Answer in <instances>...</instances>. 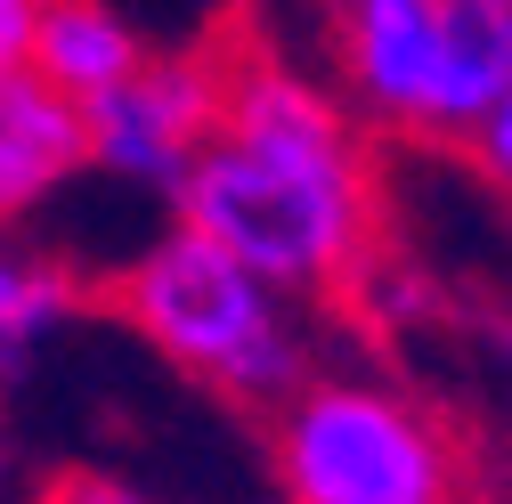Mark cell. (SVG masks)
Returning <instances> with one entry per match:
<instances>
[{
    "label": "cell",
    "mask_w": 512,
    "mask_h": 504,
    "mask_svg": "<svg viewBox=\"0 0 512 504\" xmlns=\"http://www.w3.org/2000/svg\"><path fill=\"white\" fill-rule=\"evenodd\" d=\"M269 456L285 504H456L464 488L447 431L391 383H293Z\"/></svg>",
    "instance_id": "4"
},
{
    "label": "cell",
    "mask_w": 512,
    "mask_h": 504,
    "mask_svg": "<svg viewBox=\"0 0 512 504\" xmlns=\"http://www.w3.org/2000/svg\"><path fill=\"white\" fill-rule=\"evenodd\" d=\"M464 139H472V155H480V171H488L496 187H512V90H504V98H496V106H488V114L472 122Z\"/></svg>",
    "instance_id": "9"
},
{
    "label": "cell",
    "mask_w": 512,
    "mask_h": 504,
    "mask_svg": "<svg viewBox=\"0 0 512 504\" xmlns=\"http://www.w3.org/2000/svg\"><path fill=\"white\" fill-rule=\"evenodd\" d=\"M122 318H131L171 366H187L196 383H212L236 407H277L301 383V318L293 301L244 269L228 244L204 228H171L155 236L131 269H122Z\"/></svg>",
    "instance_id": "2"
},
{
    "label": "cell",
    "mask_w": 512,
    "mask_h": 504,
    "mask_svg": "<svg viewBox=\"0 0 512 504\" xmlns=\"http://www.w3.org/2000/svg\"><path fill=\"white\" fill-rule=\"evenodd\" d=\"M220 122V49L204 57H139L122 82L82 98V139L90 163L139 187H179V171L196 163V147Z\"/></svg>",
    "instance_id": "5"
},
{
    "label": "cell",
    "mask_w": 512,
    "mask_h": 504,
    "mask_svg": "<svg viewBox=\"0 0 512 504\" xmlns=\"http://www.w3.org/2000/svg\"><path fill=\"white\" fill-rule=\"evenodd\" d=\"M33 17H41V0H0V74H9V66H25Z\"/></svg>",
    "instance_id": "11"
},
{
    "label": "cell",
    "mask_w": 512,
    "mask_h": 504,
    "mask_svg": "<svg viewBox=\"0 0 512 504\" xmlns=\"http://www.w3.org/2000/svg\"><path fill=\"white\" fill-rule=\"evenodd\" d=\"M82 163H90L82 106L49 90L33 66H9L0 74V220L41 212L57 187H74Z\"/></svg>",
    "instance_id": "6"
},
{
    "label": "cell",
    "mask_w": 512,
    "mask_h": 504,
    "mask_svg": "<svg viewBox=\"0 0 512 504\" xmlns=\"http://www.w3.org/2000/svg\"><path fill=\"white\" fill-rule=\"evenodd\" d=\"M66 318H74V277L57 261H33V252L0 244V383H17Z\"/></svg>",
    "instance_id": "8"
},
{
    "label": "cell",
    "mask_w": 512,
    "mask_h": 504,
    "mask_svg": "<svg viewBox=\"0 0 512 504\" xmlns=\"http://www.w3.org/2000/svg\"><path fill=\"white\" fill-rule=\"evenodd\" d=\"M41 504H147V496H139L131 480H114V472H66Z\"/></svg>",
    "instance_id": "10"
},
{
    "label": "cell",
    "mask_w": 512,
    "mask_h": 504,
    "mask_svg": "<svg viewBox=\"0 0 512 504\" xmlns=\"http://www.w3.org/2000/svg\"><path fill=\"white\" fill-rule=\"evenodd\" d=\"M139 33L122 9H106V0H41V17H33V41H25V66L49 82V90H66L74 106L98 98L106 82H122L139 66Z\"/></svg>",
    "instance_id": "7"
},
{
    "label": "cell",
    "mask_w": 512,
    "mask_h": 504,
    "mask_svg": "<svg viewBox=\"0 0 512 504\" xmlns=\"http://www.w3.org/2000/svg\"><path fill=\"white\" fill-rule=\"evenodd\" d=\"M480 342H488V350L512 366V318H488V326H480Z\"/></svg>",
    "instance_id": "12"
},
{
    "label": "cell",
    "mask_w": 512,
    "mask_h": 504,
    "mask_svg": "<svg viewBox=\"0 0 512 504\" xmlns=\"http://www.w3.org/2000/svg\"><path fill=\"white\" fill-rule=\"evenodd\" d=\"M342 74L366 114L464 139L512 90V0H334Z\"/></svg>",
    "instance_id": "3"
},
{
    "label": "cell",
    "mask_w": 512,
    "mask_h": 504,
    "mask_svg": "<svg viewBox=\"0 0 512 504\" xmlns=\"http://www.w3.org/2000/svg\"><path fill=\"white\" fill-rule=\"evenodd\" d=\"M179 220L228 244L277 293L358 285L374 252V179L350 114L277 57L220 41V122L179 171Z\"/></svg>",
    "instance_id": "1"
},
{
    "label": "cell",
    "mask_w": 512,
    "mask_h": 504,
    "mask_svg": "<svg viewBox=\"0 0 512 504\" xmlns=\"http://www.w3.org/2000/svg\"><path fill=\"white\" fill-rule=\"evenodd\" d=\"M0 480H9V439H0Z\"/></svg>",
    "instance_id": "13"
}]
</instances>
